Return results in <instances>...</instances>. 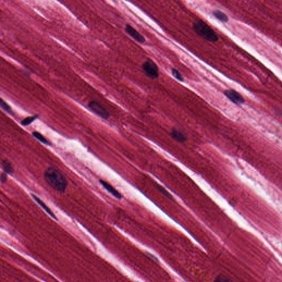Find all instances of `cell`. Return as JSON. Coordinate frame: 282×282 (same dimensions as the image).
<instances>
[{
  "label": "cell",
  "mask_w": 282,
  "mask_h": 282,
  "mask_svg": "<svg viewBox=\"0 0 282 282\" xmlns=\"http://www.w3.org/2000/svg\"><path fill=\"white\" fill-rule=\"evenodd\" d=\"M7 176L6 175V174L4 173H2L1 174V182L2 183H5L6 181H7Z\"/></svg>",
  "instance_id": "2e32d148"
},
{
  "label": "cell",
  "mask_w": 282,
  "mask_h": 282,
  "mask_svg": "<svg viewBox=\"0 0 282 282\" xmlns=\"http://www.w3.org/2000/svg\"><path fill=\"white\" fill-rule=\"evenodd\" d=\"M44 179L53 189L58 191L63 192L67 186V182L65 177L58 170L53 168H49L44 172Z\"/></svg>",
  "instance_id": "6da1fadb"
},
{
  "label": "cell",
  "mask_w": 282,
  "mask_h": 282,
  "mask_svg": "<svg viewBox=\"0 0 282 282\" xmlns=\"http://www.w3.org/2000/svg\"><path fill=\"white\" fill-rule=\"evenodd\" d=\"M125 32L139 43L142 44L146 41V39L143 36L130 24H126L125 27Z\"/></svg>",
  "instance_id": "8992f818"
},
{
  "label": "cell",
  "mask_w": 282,
  "mask_h": 282,
  "mask_svg": "<svg viewBox=\"0 0 282 282\" xmlns=\"http://www.w3.org/2000/svg\"><path fill=\"white\" fill-rule=\"evenodd\" d=\"M88 106L94 113L104 119H108L110 116L109 111L97 101H92L88 104Z\"/></svg>",
  "instance_id": "277c9868"
},
{
  "label": "cell",
  "mask_w": 282,
  "mask_h": 282,
  "mask_svg": "<svg viewBox=\"0 0 282 282\" xmlns=\"http://www.w3.org/2000/svg\"><path fill=\"white\" fill-rule=\"evenodd\" d=\"M100 184L103 185V186L105 189H106L110 193H111L114 196L116 197V198H118V199H121V197H122L121 196V194H120L116 190V189H114L113 187L111 186V185H110L108 182H106L104 181V180H100Z\"/></svg>",
  "instance_id": "52a82bcc"
},
{
  "label": "cell",
  "mask_w": 282,
  "mask_h": 282,
  "mask_svg": "<svg viewBox=\"0 0 282 282\" xmlns=\"http://www.w3.org/2000/svg\"><path fill=\"white\" fill-rule=\"evenodd\" d=\"M0 105H1V107L5 111L7 112L8 113H10V114L13 115V111L12 109H11V108L10 106V105H9L7 103H6L5 101L3 100L2 99H1Z\"/></svg>",
  "instance_id": "4fadbf2b"
},
{
  "label": "cell",
  "mask_w": 282,
  "mask_h": 282,
  "mask_svg": "<svg viewBox=\"0 0 282 282\" xmlns=\"http://www.w3.org/2000/svg\"><path fill=\"white\" fill-rule=\"evenodd\" d=\"M36 118H37L36 116H28L27 118L23 119L21 122V124L23 126H28L29 125H30L32 122H33V121H34Z\"/></svg>",
  "instance_id": "5bb4252c"
},
{
  "label": "cell",
  "mask_w": 282,
  "mask_h": 282,
  "mask_svg": "<svg viewBox=\"0 0 282 282\" xmlns=\"http://www.w3.org/2000/svg\"><path fill=\"white\" fill-rule=\"evenodd\" d=\"M213 15L217 18V19L221 21L222 22L226 23L228 20L229 18L224 13L219 10H215L213 12Z\"/></svg>",
  "instance_id": "30bf717a"
},
{
  "label": "cell",
  "mask_w": 282,
  "mask_h": 282,
  "mask_svg": "<svg viewBox=\"0 0 282 282\" xmlns=\"http://www.w3.org/2000/svg\"><path fill=\"white\" fill-rule=\"evenodd\" d=\"M32 196L33 197V199H35V201L38 202V204H39V205H41V206L42 207V208H43V209H44V210L48 213V214L50 215L51 217H53V218H55V219H57V218L56 217L55 215L54 214V213H53V212L51 211V210L46 205L45 203H44L40 199H39L38 197L36 196L34 194H32Z\"/></svg>",
  "instance_id": "9c48e42d"
},
{
  "label": "cell",
  "mask_w": 282,
  "mask_h": 282,
  "mask_svg": "<svg viewBox=\"0 0 282 282\" xmlns=\"http://www.w3.org/2000/svg\"><path fill=\"white\" fill-rule=\"evenodd\" d=\"M170 136L174 140L179 142H184L186 141V138L184 134L182 132L173 129L170 132Z\"/></svg>",
  "instance_id": "ba28073f"
},
{
  "label": "cell",
  "mask_w": 282,
  "mask_h": 282,
  "mask_svg": "<svg viewBox=\"0 0 282 282\" xmlns=\"http://www.w3.org/2000/svg\"><path fill=\"white\" fill-rule=\"evenodd\" d=\"M224 95L233 103L237 105H241L245 103L244 98L240 94L233 89L226 90L224 92Z\"/></svg>",
  "instance_id": "5b68a950"
},
{
  "label": "cell",
  "mask_w": 282,
  "mask_h": 282,
  "mask_svg": "<svg viewBox=\"0 0 282 282\" xmlns=\"http://www.w3.org/2000/svg\"><path fill=\"white\" fill-rule=\"evenodd\" d=\"M32 135L35 138L38 139L39 141H41V142H42L43 143L45 144H47V145H50V142L45 139V137H44L40 133H39L38 132H33Z\"/></svg>",
  "instance_id": "7c38bea8"
},
{
  "label": "cell",
  "mask_w": 282,
  "mask_h": 282,
  "mask_svg": "<svg viewBox=\"0 0 282 282\" xmlns=\"http://www.w3.org/2000/svg\"><path fill=\"white\" fill-rule=\"evenodd\" d=\"M192 26L195 33L206 41L216 42L218 40L216 32L203 20L198 19L193 23Z\"/></svg>",
  "instance_id": "7a4b0ae2"
},
{
  "label": "cell",
  "mask_w": 282,
  "mask_h": 282,
  "mask_svg": "<svg viewBox=\"0 0 282 282\" xmlns=\"http://www.w3.org/2000/svg\"><path fill=\"white\" fill-rule=\"evenodd\" d=\"M144 72L149 78L156 79L158 78L159 69L156 63L151 60H148L142 65Z\"/></svg>",
  "instance_id": "3957f363"
},
{
  "label": "cell",
  "mask_w": 282,
  "mask_h": 282,
  "mask_svg": "<svg viewBox=\"0 0 282 282\" xmlns=\"http://www.w3.org/2000/svg\"><path fill=\"white\" fill-rule=\"evenodd\" d=\"M171 72H172L173 76H174L176 79H177L178 81H180V82H183L184 81V78L182 76V74L180 73L179 70H177L175 68H173L172 70H171Z\"/></svg>",
  "instance_id": "9a60e30c"
},
{
  "label": "cell",
  "mask_w": 282,
  "mask_h": 282,
  "mask_svg": "<svg viewBox=\"0 0 282 282\" xmlns=\"http://www.w3.org/2000/svg\"><path fill=\"white\" fill-rule=\"evenodd\" d=\"M2 165L3 168L5 172L11 174L13 171V168L12 165L10 161L7 160H2Z\"/></svg>",
  "instance_id": "8fae6325"
}]
</instances>
